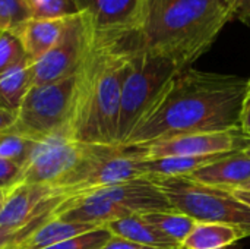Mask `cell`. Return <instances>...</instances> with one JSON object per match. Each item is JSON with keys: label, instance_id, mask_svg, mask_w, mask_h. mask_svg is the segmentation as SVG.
Wrapping results in <instances>:
<instances>
[{"label": "cell", "instance_id": "30bf717a", "mask_svg": "<svg viewBox=\"0 0 250 249\" xmlns=\"http://www.w3.org/2000/svg\"><path fill=\"white\" fill-rule=\"evenodd\" d=\"M91 34V22L85 12L67 19L57 44L34 63V85L56 82L75 75Z\"/></svg>", "mask_w": 250, "mask_h": 249}, {"label": "cell", "instance_id": "277c9868", "mask_svg": "<svg viewBox=\"0 0 250 249\" xmlns=\"http://www.w3.org/2000/svg\"><path fill=\"white\" fill-rule=\"evenodd\" d=\"M167 210L173 208L157 182L149 178H139L63 201L51 219L105 227L133 214Z\"/></svg>", "mask_w": 250, "mask_h": 249}, {"label": "cell", "instance_id": "603a6c76", "mask_svg": "<svg viewBox=\"0 0 250 249\" xmlns=\"http://www.w3.org/2000/svg\"><path fill=\"white\" fill-rule=\"evenodd\" d=\"M34 19H63L78 15L76 0H28Z\"/></svg>", "mask_w": 250, "mask_h": 249}, {"label": "cell", "instance_id": "d4e9b609", "mask_svg": "<svg viewBox=\"0 0 250 249\" xmlns=\"http://www.w3.org/2000/svg\"><path fill=\"white\" fill-rule=\"evenodd\" d=\"M32 19L28 0H0V31H15Z\"/></svg>", "mask_w": 250, "mask_h": 249}, {"label": "cell", "instance_id": "1f68e13d", "mask_svg": "<svg viewBox=\"0 0 250 249\" xmlns=\"http://www.w3.org/2000/svg\"><path fill=\"white\" fill-rule=\"evenodd\" d=\"M231 192H233V195H234L239 201H242L243 204H246V205H249L250 207V191H245V189H233Z\"/></svg>", "mask_w": 250, "mask_h": 249}, {"label": "cell", "instance_id": "f546056e", "mask_svg": "<svg viewBox=\"0 0 250 249\" xmlns=\"http://www.w3.org/2000/svg\"><path fill=\"white\" fill-rule=\"evenodd\" d=\"M103 249H164V248H155V247H148V245H141V244H135L130 241H125L122 238L117 236H111V239L105 244V247ZM183 249V248H180Z\"/></svg>", "mask_w": 250, "mask_h": 249}, {"label": "cell", "instance_id": "83f0119b", "mask_svg": "<svg viewBox=\"0 0 250 249\" xmlns=\"http://www.w3.org/2000/svg\"><path fill=\"white\" fill-rule=\"evenodd\" d=\"M234 18L250 25V0H229Z\"/></svg>", "mask_w": 250, "mask_h": 249}, {"label": "cell", "instance_id": "8992f818", "mask_svg": "<svg viewBox=\"0 0 250 249\" xmlns=\"http://www.w3.org/2000/svg\"><path fill=\"white\" fill-rule=\"evenodd\" d=\"M182 69L166 57L142 51L136 53L122 90L117 147H122L127 141L141 119L149 112L167 84Z\"/></svg>", "mask_w": 250, "mask_h": 249}, {"label": "cell", "instance_id": "cb8c5ba5", "mask_svg": "<svg viewBox=\"0 0 250 249\" xmlns=\"http://www.w3.org/2000/svg\"><path fill=\"white\" fill-rule=\"evenodd\" d=\"M29 60L21 38L15 31H0V75L19 63Z\"/></svg>", "mask_w": 250, "mask_h": 249}, {"label": "cell", "instance_id": "836d02e7", "mask_svg": "<svg viewBox=\"0 0 250 249\" xmlns=\"http://www.w3.org/2000/svg\"><path fill=\"white\" fill-rule=\"evenodd\" d=\"M240 153H243L245 156H248V157L250 158V139L248 141V144H246V145H245V147L240 150Z\"/></svg>", "mask_w": 250, "mask_h": 249}, {"label": "cell", "instance_id": "4fadbf2b", "mask_svg": "<svg viewBox=\"0 0 250 249\" xmlns=\"http://www.w3.org/2000/svg\"><path fill=\"white\" fill-rule=\"evenodd\" d=\"M95 29H135L142 0H76Z\"/></svg>", "mask_w": 250, "mask_h": 249}, {"label": "cell", "instance_id": "44dd1931", "mask_svg": "<svg viewBox=\"0 0 250 249\" xmlns=\"http://www.w3.org/2000/svg\"><path fill=\"white\" fill-rule=\"evenodd\" d=\"M144 217L157 227L161 233L177 242L180 247L185 242V239L189 236L195 225L198 223L192 217L179 213L176 210H167V211H152L144 214Z\"/></svg>", "mask_w": 250, "mask_h": 249}, {"label": "cell", "instance_id": "9c48e42d", "mask_svg": "<svg viewBox=\"0 0 250 249\" xmlns=\"http://www.w3.org/2000/svg\"><path fill=\"white\" fill-rule=\"evenodd\" d=\"M94 144H81L64 134L37 142L31 157L21 167L18 183L45 185L54 188L88 156Z\"/></svg>", "mask_w": 250, "mask_h": 249}, {"label": "cell", "instance_id": "ffe728a7", "mask_svg": "<svg viewBox=\"0 0 250 249\" xmlns=\"http://www.w3.org/2000/svg\"><path fill=\"white\" fill-rule=\"evenodd\" d=\"M246 238L245 232L236 226L223 223L198 222L189 236L182 244L183 249H224Z\"/></svg>", "mask_w": 250, "mask_h": 249}, {"label": "cell", "instance_id": "e0dca14e", "mask_svg": "<svg viewBox=\"0 0 250 249\" xmlns=\"http://www.w3.org/2000/svg\"><path fill=\"white\" fill-rule=\"evenodd\" d=\"M230 153L193 156V157H163L152 160H142L144 175L152 181L168 178H188L196 170L223 158Z\"/></svg>", "mask_w": 250, "mask_h": 249}, {"label": "cell", "instance_id": "d6986e66", "mask_svg": "<svg viewBox=\"0 0 250 249\" xmlns=\"http://www.w3.org/2000/svg\"><path fill=\"white\" fill-rule=\"evenodd\" d=\"M34 85V63L25 60L0 75V109L18 113L25 95Z\"/></svg>", "mask_w": 250, "mask_h": 249}, {"label": "cell", "instance_id": "9a60e30c", "mask_svg": "<svg viewBox=\"0 0 250 249\" xmlns=\"http://www.w3.org/2000/svg\"><path fill=\"white\" fill-rule=\"evenodd\" d=\"M69 18L63 19H29L15 29L22 41L26 57L35 63L45 56L62 38Z\"/></svg>", "mask_w": 250, "mask_h": 249}, {"label": "cell", "instance_id": "e575fe53", "mask_svg": "<svg viewBox=\"0 0 250 249\" xmlns=\"http://www.w3.org/2000/svg\"><path fill=\"white\" fill-rule=\"evenodd\" d=\"M236 189H245V191H250V181H248L246 183H243L240 188H236Z\"/></svg>", "mask_w": 250, "mask_h": 249}, {"label": "cell", "instance_id": "4316f807", "mask_svg": "<svg viewBox=\"0 0 250 249\" xmlns=\"http://www.w3.org/2000/svg\"><path fill=\"white\" fill-rule=\"evenodd\" d=\"M21 166L0 157V189H9L18 183Z\"/></svg>", "mask_w": 250, "mask_h": 249}, {"label": "cell", "instance_id": "7c38bea8", "mask_svg": "<svg viewBox=\"0 0 250 249\" xmlns=\"http://www.w3.org/2000/svg\"><path fill=\"white\" fill-rule=\"evenodd\" d=\"M63 203L51 186L16 183L9 189L0 211V227L19 230L45 213H54Z\"/></svg>", "mask_w": 250, "mask_h": 249}, {"label": "cell", "instance_id": "7402d4cb", "mask_svg": "<svg viewBox=\"0 0 250 249\" xmlns=\"http://www.w3.org/2000/svg\"><path fill=\"white\" fill-rule=\"evenodd\" d=\"M35 145V141L9 131L0 135V157L22 167L31 157Z\"/></svg>", "mask_w": 250, "mask_h": 249}, {"label": "cell", "instance_id": "5bb4252c", "mask_svg": "<svg viewBox=\"0 0 250 249\" xmlns=\"http://www.w3.org/2000/svg\"><path fill=\"white\" fill-rule=\"evenodd\" d=\"M188 178L207 186L233 191L250 181V158L240 151L230 153Z\"/></svg>", "mask_w": 250, "mask_h": 249}, {"label": "cell", "instance_id": "6da1fadb", "mask_svg": "<svg viewBox=\"0 0 250 249\" xmlns=\"http://www.w3.org/2000/svg\"><path fill=\"white\" fill-rule=\"evenodd\" d=\"M248 87V79L236 75L185 69L167 84L122 147L239 128Z\"/></svg>", "mask_w": 250, "mask_h": 249}, {"label": "cell", "instance_id": "5b68a950", "mask_svg": "<svg viewBox=\"0 0 250 249\" xmlns=\"http://www.w3.org/2000/svg\"><path fill=\"white\" fill-rule=\"evenodd\" d=\"M173 210L202 223H223L242 229L250 236V207L231 191L207 186L189 178L155 181Z\"/></svg>", "mask_w": 250, "mask_h": 249}, {"label": "cell", "instance_id": "d590c367", "mask_svg": "<svg viewBox=\"0 0 250 249\" xmlns=\"http://www.w3.org/2000/svg\"><path fill=\"white\" fill-rule=\"evenodd\" d=\"M248 84H249V87H248V90H250V79H248Z\"/></svg>", "mask_w": 250, "mask_h": 249}, {"label": "cell", "instance_id": "52a82bcc", "mask_svg": "<svg viewBox=\"0 0 250 249\" xmlns=\"http://www.w3.org/2000/svg\"><path fill=\"white\" fill-rule=\"evenodd\" d=\"M139 178H145L142 158L130 150L117 145H92L79 166L53 189L67 201Z\"/></svg>", "mask_w": 250, "mask_h": 249}, {"label": "cell", "instance_id": "ac0fdd59", "mask_svg": "<svg viewBox=\"0 0 250 249\" xmlns=\"http://www.w3.org/2000/svg\"><path fill=\"white\" fill-rule=\"evenodd\" d=\"M98 229L97 226L86 223L63 222L60 219H50L29 233L15 249H45L60 244L73 236Z\"/></svg>", "mask_w": 250, "mask_h": 249}, {"label": "cell", "instance_id": "2e32d148", "mask_svg": "<svg viewBox=\"0 0 250 249\" xmlns=\"http://www.w3.org/2000/svg\"><path fill=\"white\" fill-rule=\"evenodd\" d=\"M113 236L122 238L125 241H130L141 245L155 247L164 249H180L182 247L161 233L157 227H154L144 214H133L120 220H116L105 226Z\"/></svg>", "mask_w": 250, "mask_h": 249}, {"label": "cell", "instance_id": "8fae6325", "mask_svg": "<svg viewBox=\"0 0 250 249\" xmlns=\"http://www.w3.org/2000/svg\"><path fill=\"white\" fill-rule=\"evenodd\" d=\"M249 138L243 135L240 128L223 132L189 134L170 139L151 142L138 147H126L142 160L163 158V157H193L223 153L240 151Z\"/></svg>", "mask_w": 250, "mask_h": 249}, {"label": "cell", "instance_id": "484cf974", "mask_svg": "<svg viewBox=\"0 0 250 249\" xmlns=\"http://www.w3.org/2000/svg\"><path fill=\"white\" fill-rule=\"evenodd\" d=\"M111 236L107 227H98L45 249H103Z\"/></svg>", "mask_w": 250, "mask_h": 249}, {"label": "cell", "instance_id": "7a4b0ae2", "mask_svg": "<svg viewBox=\"0 0 250 249\" xmlns=\"http://www.w3.org/2000/svg\"><path fill=\"white\" fill-rule=\"evenodd\" d=\"M139 51L135 29H95L75 72L66 136L75 142L117 145L123 84Z\"/></svg>", "mask_w": 250, "mask_h": 249}, {"label": "cell", "instance_id": "3957f363", "mask_svg": "<svg viewBox=\"0 0 250 249\" xmlns=\"http://www.w3.org/2000/svg\"><path fill=\"white\" fill-rule=\"evenodd\" d=\"M231 19L229 0H142L135 26L139 51L189 69Z\"/></svg>", "mask_w": 250, "mask_h": 249}, {"label": "cell", "instance_id": "f1b7e54d", "mask_svg": "<svg viewBox=\"0 0 250 249\" xmlns=\"http://www.w3.org/2000/svg\"><path fill=\"white\" fill-rule=\"evenodd\" d=\"M239 128L243 132L245 136L250 139V90H248L242 110H240V117H239Z\"/></svg>", "mask_w": 250, "mask_h": 249}, {"label": "cell", "instance_id": "d6a6232c", "mask_svg": "<svg viewBox=\"0 0 250 249\" xmlns=\"http://www.w3.org/2000/svg\"><path fill=\"white\" fill-rule=\"evenodd\" d=\"M10 189V188H9ZM9 189H0V211L6 203V198H7V194H9Z\"/></svg>", "mask_w": 250, "mask_h": 249}, {"label": "cell", "instance_id": "4dcf8cb0", "mask_svg": "<svg viewBox=\"0 0 250 249\" xmlns=\"http://www.w3.org/2000/svg\"><path fill=\"white\" fill-rule=\"evenodd\" d=\"M15 120H16V113L6 112V110L0 109V135L9 132L13 128Z\"/></svg>", "mask_w": 250, "mask_h": 249}, {"label": "cell", "instance_id": "ba28073f", "mask_svg": "<svg viewBox=\"0 0 250 249\" xmlns=\"http://www.w3.org/2000/svg\"><path fill=\"white\" fill-rule=\"evenodd\" d=\"M75 75L42 85H32L25 95L10 132L41 142L64 134L70 116Z\"/></svg>", "mask_w": 250, "mask_h": 249}]
</instances>
